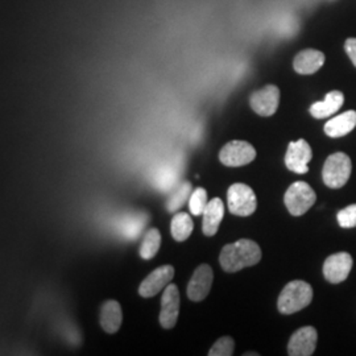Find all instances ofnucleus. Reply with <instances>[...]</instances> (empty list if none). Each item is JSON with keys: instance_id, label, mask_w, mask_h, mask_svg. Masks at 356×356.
I'll return each mask as SVG.
<instances>
[{"instance_id": "nucleus-1", "label": "nucleus", "mask_w": 356, "mask_h": 356, "mask_svg": "<svg viewBox=\"0 0 356 356\" xmlns=\"http://www.w3.org/2000/svg\"><path fill=\"white\" fill-rule=\"evenodd\" d=\"M261 260L260 245L250 239H241L223 247L219 254V263L223 270L235 273L243 268L256 266Z\"/></svg>"}, {"instance_id": "nucleus-2", "label": "nucleus", "mask_w": 356, "mask_h": 356, "mask_svg": "<svg viewBox=\"0 0 356 356\" xmlns=\"http://www.w3.org/2000/svg\"><path fill=\"white\" fill-rule=\"evenodd\" d=\"M312 300L313 288L305 281L294 280L282 289L277 301V307L281 314L289 316L310 305Z\"/></svg>"}, {"instance_id": "nucleus-3", "label": "nucleus", "mask_w": 356, "mask_h": 356, "mask_svg": "<svg viewBox=\"0 0 356 356\" xmlns=\"http://www.w3.org/2000/svg\"><path fill=\"white\" fill-rule=\"evenodd\" d=\"M353 164L351 159L343 152L332 153L327 157L323 170L322 178L323 182L331 189H341L348 181L351 176Z\"/></svg>"}, {"instance_id": "nucleus-4", "label": "nucleus", "mask_w": 356, "mask_h": 356, "mask_svg": "<svg viewBox=\"0 0 356 356\" xmlns=\"http://www.w3.org/2000/svg\"><path fill=\"white\" fill-rule=\"evenodd\" d=\"M316 191L304 181H297L292 184L284 195V204L288 211L294 216H304L316 204Z\"/></svg>"}, {"instance_id": "nucleus-5", "label": "nucleus", "mask_w": 356, "mask_h": 356, "mask_svg": "<svg viewBox=\"0 0 356 356\" xmlns=\"http://www.w3.org/2000/svg\"><path fill=\"white\" fill-rule=\"evenodd\" d=\"M227 204L229 213L234 216H252L257 207L256 194L245 184H234L227 191Z\"/></svg>"}, {"instance_id": "nucleus-6", "label": "nucleus", "mask_w": 356, "mask_h": 356, "mask_svg": "<svg viewBox=\"0 0 356 356\" xmlns=\"http://www.w3.org/2000/svg\"><path fill=\"white\" fill-rule=\"evenodd\" d=\"M256 157L254 147L243 140H232L227 143L219 152V160L223 165L238 168L252 163Z\"/></svg>"}, {"instance_id": "nucleus-7", "label": "nucleus", "mask_w": 356, "mask_h": 356, "mask_svg": "<svg viewBox=\"0 0 356 356\" xmlns=\"http://www.w3.org/2000/svg\"><path fill=\"white\" fill-rule=\"evenodd\" d=\"M280 103V90L275 85H267L263 89L252 92L250 104L254 113L260 116H272L277 111Z\"/></svg>"}, {"instance_id": "nucleus-8", "label": "nucleus", "mask_w": 356, "mask_h": 356, "mask_svg": "<svg viewBox=\"0 0 356 356\" xmlns=\"http://www.w3.org/2000/svg\"><path fill=\"white\" fill-rule=\"evenodd\" d=\"M313 152L307 141L304 139L292 141L288 145L285 154V165L294 173L305 175L309 172V163L312 161Z\"/></svg>"}, {"instance_id": "nucleus-9", "label": "nucleus", "mask_w": 356, "mask_h": 356, "mask_svg": "<svg viewBox=\"0 0 356 356\" xmlns=\"http://www.w3.org/2000/svg\"><path fill=\"white\" fill-rule=\"evenodd\" d=\"M214 272L209 264H201L197 268L188 284V297L194 302L204 301L211 291Z\"/></svg>"}, {"instance_id": "nucleus-10", "label": "nucleus", "mask_w": 356, "mask_h": 356, "mask_svg": "<svg viewBox=\"0 0 356 356\" xmlns=\"http://www.w3.org/2000/svg\"><path fill=\"white\" fill-rule=\"evenodd\" d=\"M353 264V257L347 252L331 254L323 264V276L331 284H341L348 277Z\"/></svg>"}, {"instance_id": "nucleus-11", "label": "nucleus", "mask_w": 356, "mask_h": 356, "mask_svg": "<svg viewBox=\"0 0 356 356\" xmlns=\"http://www.w3.org/2000/svg\"><path fill=\"white\" fill-rule=\"evenodd\" d=\"M175 277V268L161 266L149 273L139 286V294L143 298H151L166 288Z\"/></svg>"}, {"instance_id": "nucleus-12", "label": "nucleus", "mask_w": 356, "mask_h": 356, "mask_svg": "<svg viewBox=\"0 0 356 356\" xmlns=\"http://www.w3.org/2000/svg\"><path fill=\"white\" fill-rule=\"evenodd\" d=\"M178 314H179V292H178L177 285L169 284L164 289V294L161 297L160 325L165 330L173 329L177 323Z\"/></svg>"}, {"instance_id": "nucleus-13", "label": "nucleus", "mask_w": 356, "mask_h": 356, "mask_svg": "<svg viewBox=\"0 0 356 356\" xmlns=\"http://www.w3.org/2000/svg\"><path fill=\"white\" fill-rule=\"evenodd\" d=\"M318 334L312 326H305L296 331L288 344V354L291 356H310L314 354Z\"/></svg>"}, {"instance_id": "nucleus-14", "label": "nucleus", "mask_w": 356, "mask_h": 356, "mask_svg": "<svg viewBox=\"0 0 356 356\" xmlns=\"http://www.w3.org/2000/svg\"><path fill=\"white\" fill-rule=\"evenodd\" d=\"M325 54L317 49H305L300 51L293 61V67L298 74L309 76L317 73L325 64Z\"/></svg>"}, {"instance_id": "nucleus-15", "label": "nucleus", "mask_w": 356, "mask_h": 356, "mask_svg": "<svg viewBox=\"0 0 356 356\" xmlns=\"http://www.w3.org/2000/svg\"><path fill=\"white\" fill-rule=\"evenodd\" d=\"M225 216V204L220 198L211 200L204 211L202 231L206 236H214Z\"/></svg>"}, {"instance_id": "nucleus-16", "label": "nucleus", "mask_w": 356, "mask_h": 356, "mask_svg": "<svg viewBox=\"0 0 356 356\" xmlns=\"http://www.w3.org/2000/svg\"><path fill=\"white\" fill-rule=\"evenodd\" d=\"M122 322H123V312H122L120 304L115 300L106 301L101 307V314H99V323L103 330L108 334H115L120 329Z\"/></svg>"}, {"instance_id": "nucleus-17", "label": "nucleus", "mask_w": 356, "mask_h": 356, "mask_svg": "<svg viewBox=\"0 0 356 356\" xmlns=\"http://www.w3.org/2000/svg\"><path fill=\"white\" fill-rule=\"evenodd\" d=\"M356 127V111H346L343 114L338 115L330 119L325 124V134L329 138H342L350 134Z\"/></svg>"}, {"instance_id": "nucleus-18", "label": "nucleus", "mask_w": 356, "mask_h": 356, "mask_svg": "<svg viewBox=\"0 0 356 356\" xmlns=\"http://www.w3.org/2000/svg\"><path fill=\"white\" fill-rule=\"evenodd\" d=\"M343 92L334 90L326 95V98L323 101L312 104L310 114L313 115L316 119H325V118H329L331 115L335 114L343 106Z\"/></svg>"}, {"instance_id": "nucleus-19", "label": "nucleus", "mask_w": 356, "mask_h": 356, "mask_svg": "<svg viewBox=\"0 0 356 356\" xmlns=\"http://www.w3.org/2000/svg\"><path fill=\"white\" fill-rule=\"evenodd\" d=\"M193 229H194V225H193V219L189 214L177 213L176 216H173L170 231H172V236L175 241L185 242L186 239H189Z\"/></svg>"}, {"instance_id": "nucleus-20", "label": "nucleus", "mask_w": 356, "mask_h": 356, "mask_svg": "<svg viewBox=\"0 0 356 356\" xmlns=\"http://www.w3.org/2000/svg\"><path fill=\"white\" fill-rule=\"evenodd\" d=\"M161 245V234L157 229H151L144 236L140 245V256L144 260L153 259Z\"/></svg>"}, {"instance_id": "nucleus-21", "label": "nucleus", "mask_w": 356, "mask_h": 356, "mask_svg": "<svg viewBox=\"0 0 356 356\" xmlns=\"http://www.w3.org/2000/svg\"><path fill=\"white\" fill-rule=\"evenodd\" d=\"M191 184L189 181L182 182L177 188V191L172 194V197L168 201V210L176 211L179 207H182L188 198H191Z\"/></svg>"}, {"instance_id": "nucleus-22", "label": "nucleus", "mask_w": 356, "mask_h": 356, "mask_svg": "<svg viewBox=\"0 0 356 356\" xmlns=\"http://www.w3.org/2000/svg\"><path fill=\"white\" fill-rule=\"evenodd\" d=\"M209 204L207 201V191L204 188H197L191 193L189 198V209L193 216H204V209Z\"/></svg>"}, {"instance_id": "nucleus-23", "label": "nucleus", "mask_w": 356, "mask_h": 356, "mask_svg": "<svg viewBox=\"0 0 356 356\" xmlns=\"http://www.w3.org/2000/svg\"><path fill=\"white\" fill-rule=\"evenodd\" d=\"M235 342L231 337L219 338L209 351V356H231L234 354Z\"/></svg>"}, {"instance_id": "nucleus-24", "label": "nucleus", "mask_w": 356, "mask_h": 356, "mask_svg": "<svg viewBox=\"0 0 356 356\" xmlns=\"http://www.w3.org/2000/svg\"><path fill=\"white\" fill-rule=\"evenodd\" d=\"M338 223L343 229H353L356 227V204L347 206L343 210H341L337 216Z\"/></svg>"}, {"instance_id": "nucleus-25", "label": "nucleus", "mask_w": 356, "mask_h": 356, "mask_svg": "<svg viewBox=\"0 0 356 356\" xmlns=\"http://www.w3.org/2000/svg\"><path fill=\"white\" fill-rule=\"evenodd\" d=\"M344 49L347 51L348 57L351 58L353 64L356 66V38H347L346 44H344Z\"/></svg>"}, {"instance_id": "nucleus-26", "label": "nucleus", "mask_w": 356, "mask_h": 356, "mask_svg": "<svg viewBox=\"0 0 356 356\" xmlns=\"http://www.w3.org/2000/svg\"><path fill=\"white\" fill-rule=\"evenodd\" d=\"M251 355H259L257 353H247V354H244V356H251Z\"/></svg>"}]
</instances>
